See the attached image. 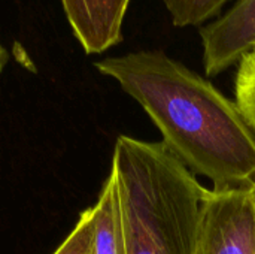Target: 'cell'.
Wrapping results in <instances>:
<instances>
[{
  "mask_svg": "<svg viewBox=\"0 0 255 254\" xmlns=\"http://www.w3.org/2000/svg\"><path fill=\"white\" fill-rule=\"evenodd\" d=\"M203 66L215 76L255 49V0H238L226 13L200 28Z\"/></svg>",
  "mask_w": 255,
  "mask_h": 254,
  "instance_id": "obj_4",
  "label": "cell"
},
{
  "mask_svg": "<svg viewBox=\"0 0 255 254\" xmlns=\"http://www.w3.org/2000/svg\"><path fill=\"white\" fill-rule=\"evenodd\" d=\"M52 254H94V219L91 208L81 213L73 231Z\"/></svg>",
  "mask_w": 255,
  "mask_h": 254,
  "instance_id": "obj_9",
  "label": "cell"
},
{
  "mask_svg": "<svg viewBox=\"0 0 255 254\" xmlns=\"http://www.w3.org/2000/svg\"><path fill=\"white\" fill-rule=\"evenodd\" d=\"M151 117L163 144L214 190L255 186V133L236 102L163 51H136L94 63Z\"/></svg>",
  "mask_w": 255,
  "mask_h": 254,
  "instance_id": "obj_1",
  "label": "cell"
},
{
  "mask_svg": "<svg viewBox=\"0 0 255 254\" xmlns=\"http://www.w3.org/2000/svg\"><path fill=\"white\" fill-rule=\"evenodd\" d=\"M91 210L94 219V254H127L120 195L112 171Z\"/></svg>",
  "mask_w": 255,
  "mask_h": 254,
  "instance_id": "obj_6",
  "label": "cell"
},
{
  "mask_svg": "<svg viewBox=\"0 0 255 254\" xmlns=\"http://www.w3.org/2000/svg\"><path fill=\"white\" fill-rule=\"evenodd\" d=\"M254 192H255V186H254Z\"/></svg>",
  "mask_w": 255,
  "mask_h": 254,
  "instance_id": "obj_11",
  "label": "cell"
},
{
  "mask_svg": "<svg viewBox=\"0 0 255 254\" xmlns=\"http://www.w3.org/2000/svg\"><path fill=\"white\" fill-rule=\"evenodd\" d=\"M111 171L127 254H194L209 190L163 142L118 136Z\"/></svg>",
  "mask_w": 255,
  "mask_h": 254,
  "instance_id": "obj_2",
  "label": "cell"
},
{
  "mask_svg": "<svg viewBox=\"0 0 255 254\" xmlns=\"http://www.w3.org/2000/svg\"><path fill=\"white\" fill-rule=\"evenodd\" d=\"M194 254H255L254 187L208 192Z\"/></svg>",
  "mask_w": 255,
  "mask_h": 254,
  "instance_id": "obj_3",
  "label": "cell"
},
{
  "mask_svg": "<svg viewBox=\"0 0 255 254\" xmlns=\"http://www.w3.org/2000/svg\"><path fill=\"white\" fill-rule=\"evenodd\" d=\"M230 0H163L175 27L200 25L220 15Z\"/></svg>",
  "mask_w": 255,
  "mask_h": 254,
  "instance_id": "obj_7",
  "label": "cell"
},
{
  "mask_svg": "<svg viewBox=\"0 0 255 254\" xmlns=\"http://www.w3.org/2000/svg\"><path fill=\"white\" fill-rule=\"evenodd\" d=\"M7 61H9V52H7V49L3 46V43L0 42V73H1L3 69L6 67Z\"/></svg>",
  "mask_w": 255,
  "mask_h": 254,
  "instance_id": "obj_10",
  "label": "cell"
},
{
  "mask_svg": "<svg viewBox=\"0 0 255 254\" xmlns=\"http://www.w3.org/2000/svg\"><path fill=\"white\" fill-rule=\"evenodd\" d=\"M131 0H60L73 36L88 55L103 54L123 42Z\"/></svg>",
  "mask_w": 255,
  "mask_h": 254,
  "instance_id": "obj_5",
  "label": "cell"
},
{
  "mask_svg": "<svg viewBox=\"0 0 255 254\" xmlns=\"http://www.w3.org/2000/svg\"><path fill=\"white\" fill-rule=\"evenodd\" d=\"M236 103L255 133V49L239 61L236 75Z\"/></svg>",
  "mask_w": 255,
  "mask_h": 254,
  "instance_id": "obj_8",
  "label": "cell"
}]
</instances>
